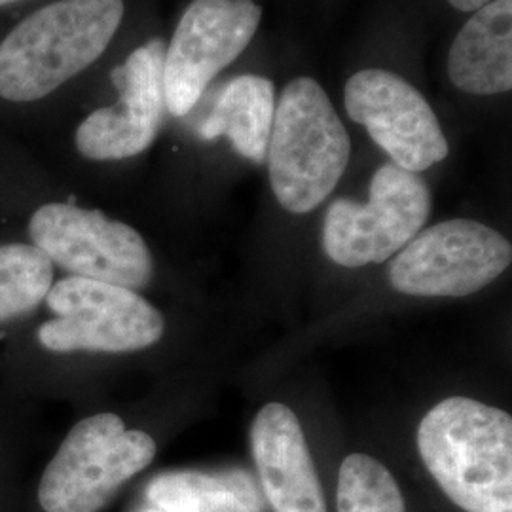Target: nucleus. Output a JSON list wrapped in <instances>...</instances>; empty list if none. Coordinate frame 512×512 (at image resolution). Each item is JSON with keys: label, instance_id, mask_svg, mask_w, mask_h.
<instances>
[{"label": "nucleus", "instance_id": "f8f14e48", "mask_svg": "<svg viewBox=\"0 0 512 512\" xmlns=\"http://www.w3.org/2000/svg\"><path fill=\"white\" fill-rule=\"evenodd\" d=\"M251 450L275 512H327L302 425L289 406L270 403L256 414Z\"/></svg>", "mask_w": 512, "mask_h": 512}, {"label": "nucleus", "instance_id": "9d476101", "mask_svg": "<svg viewBox=\"0 0 512 512\" xmlns=\"http://www.w3.org/2000/svg\"><path fill=\"white\" fill-rule=\"evenodd\" d=\"M348 116L361 124L393 164L421 173L448 156V141L429 101L403 76L365 69L346 84Z\"/></svg>", "mask_w": 512, "mask_h": 512}, {"label": "nucleus", "instance_id": "2eb2a0df", "mask_svg": "<svg viewBox=\"0 0 512 512\" xmlns=\"http://www.w3.org/2000/svg\"><path fill=\"white\" fill-rule=\"evenodd\" d=\"M147 495L162 512L264 511L253 476L241 469L165 473L150 482Z\"/></svg>", "mask_w": 512, "mask_h": 512}, {"label": "nucleus", "instance_id": "39448f33", "mask_svg": "<svg viewBox=\"0 0 512 512\" xmlns=\"http://www.w3.org/2000/svg\"><path fill=\"white\" fill-rule=\"evenodd\" d=\"M44 302L54 317L40 325L38 342L52 353H133L164 336L162 311L126 287L69 275Z\"/></svg>", "mask_w": 512, "mask_h": 512}, {"label": "nucleus", "instance_id": "423d86ee", "mask_svg": "<svg viewBox=\"0 0 512 512\" xmlns=\"http://www.w3.org/2000/svg\"><path fill=\"white\" fill-rule=\"evenodd\" d=\"M431 190L420 173L384 164L372 177L368 203H330L323 249L344 268L382 264L416 238L431 215Z\"/></svg>", "mask_w": 512, "mask_h": 512}, {"label": "nucleus", "instance_id": "f257e3e1", "mask_svg": "<svg viewBox=\"0 0 512 512\" xmlns=\"http://www.w3.org/2000/svg\"><path fill=\"white\" fill-rule=\"evenodd\" d=\"M418 450L440 490L465 512H512V418L467 397L433 406Z\"/></svg>", "mask_w": 512, "mask_h": 512}, {"label": "nucleus", "instance_id": "20e7f679", "mask_svg": "<svg viewBox=\"0 0 512 512\" xmlns=\"http://www.w3.org/2000/svg\"><path fill=\"white\" fill-rule=\"evenodd\" d=\"M156 458V442L101 412L74 425L44 469L38 503L44 512H99Z\"/></svg>", "mask_w": 512, "mask_h": 512}, {"label": "nucleus", "instance_id": "0eeeda50", "mask_svg": "<svg viewBox=\"0 0 512 512\" xmlns=\"http://www.w3.org/2000/svg\"><path fill=\"white\" fill-rule=\"evenodd\" d=\"M33 245L69 274L131 291L154 277V258L143 236L126 222L73 203H46L29 220Z\"/></svg>", "mask_w": 512, "mask_h": 512}, {"label": "nucleus", "instance_id": "4468645a", "mask_svg": "<svg viewBox=\"0 0 512 512\" xmlns=\"http://www.w3.org/2000/svg\"><path fill=\"white\" fill-rule=\"evenodd\" d=\"M274 114V82L256 74H241L220 92L215 109L200 128V137L213 141L226 135L243 158L264 164Z\"/></svg>", "mask_w": 512, "mask_h": 512}, {"label": "nucleus", "instance_id": "6ab92c4d", "mask_svg": "<svg viewBox=\"0 0 512 512\" xmlns=\"http://www.w3.org/2000/svg\"><path fill=\"white\" fill-rule=\"evenodd\" d=\"M10 2H14V0H0V6H4V4H10Z\"/></svg>", "mask_w": 512, "mask_h": 512}, {"label": "nucleus", "instance_id": "aec40b11", "mask_svg": "<svg viewBox=\"0 0 512 512\" xmlns=\"http://www.w3.org/2000/svg\"><path fill=\"white\" fill-rule=\"evenodd\" d=\"M145 512H162V511H158V509H154V511H145Z\"/></svg>", "mask_w": 512, "mask_h": 512}, {"label": "nucleus", "instance_id": "9b49d317", "mask_svg": "<svg viewBox=\"0 0 512 512\" xmlns=\"http://www.w3.org/2000/svg\"><path fill=\"white\" fill-rule=\"evenodd\" d=\"M165 44L148 40L112 71L120 99L93 110L78 126L74 143L93 162H116L143 154L156 139L165 110Z\"/></svg>", "mask_w": 512, "mask_h": 512}, {"label": "nucleus", "instance_id": "f3484780", "mask_svg": "<svg viewBox=\"0 0 512 512\" xmlns=\"http://www.w3.org/2000/svg\"><path fill=\"white\" fill-rule=\"evenodd\" d=\"M338 512H406L395 476L378 459L351 454L344 459L338 486Z\"/></svg>", "mask_w": 512, "mask_h": 512}, {"label": "nucleus", "instance_id": "a211bd4d", "mask_svg": "<svg viewBox=\"0 0 512 512\" xmlns=\"http://www.w3.org/2000/svg\"><path fill=\"white\" fill-rule=\"evenodd\" d=\"M448 2L459 12H473L475 14L476 10L484 8L486 4H490L494 0H448Z\"/></svg>", "mask_w": 512, "mask_h": 512}, {"label": "nucleus", "instance_id": "7ed1b4c3", "mask_svg": "<svg viewBox=\"0 0 512 512\" xmlns=\"http://www.w3.org/2000/svg\"><path fill=\"white\" fill-rule=\"evenodd\" d=\"M351 156L348 129L323 86L298 76L275 105L266 162L275 200L293 215H306L340 183Z\"/></svg>", "mask_w": 512, "mask_h": 512}, {"label": "nucleus", "instance_id": "dca6fc26", "mask_svg": "<svg viewBox=\"0 0 512 512\" xmlns=\"http://www.w3.org/2000/svg\"><path fill=\"white\" fill-rule=\"evenodd\" d=\"M52 285L54 264L33 243L0 245V323L37 310Z\"/></svg>", "mask_w": 512, "mask_h": 512}, {"label": "nucleus", "instance_id": "ddd939ff", "mask_svg": "<svg viewBox=\"0 0 512 512\" xmlns=\"http://www.w3.org/2000/svg\"><path fill=\"white\" fill-rule=\"evenodd\" d=\"M459 92L497 95L512 88V0H494L459 29L448 54Z\"/></svg>", "mask_w": 512, "mask_h": 512}, {"label": "nucleus", "instance_id": "f03ea898", "mask_svg": "<svg viewBox=\"0 0 512 512\" xmlns=\"http://www.w3.org/2000/svg\"><path fill=\"white\" fill-rule=\"evenodd\" d=\"M124 0H57L0 42V97L38 101L86 71L109 48Z\"/></svg>", "mask_w": 512, "mask_h": 512}, {"label": "nucleus", "instance_id": "6e6552de", "mask_svg": "<svg viewBox=\"0 0 512 512\" xmlns=\"http://www.w3.org/2000/svg\"><path fill=\"white\" fill-rule=\"evenodd\" d=\"M512 262L509 239L469 219L421 230L389 264V283L408 296H469L488 287Z\"/></svg>", "mask_w": 512, "mask_h": 512}, {"label": "nucleus", "instance_id": "1a4fd4ad", "mask_svg": "<svg viewBox=\"0 0 512 512\" xmlns=\"http://www.w3.org/2000/svg\"><path fill=\"white\" fill-rule=\"evenodd\" d=\"M262 8L253 0H194L165 48V109L186 116L211 80L247 50Z\"/></svg>", "mask_w": 512, "mask_h": 512}]
</instances>
